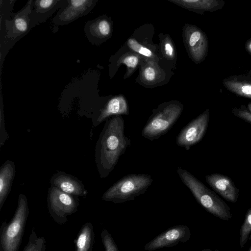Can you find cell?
I'll return each mask as SVG.
<instances>
[{
	"label": "cell",
	"instance_id": "1",
	"mask_svg": "<svg viewBox=\"0 0 251 251\" xmlns=\"http://www.w3.org/2000/svg\"><path fill=\"white\" fill-rule=\"evenodd\" d=\"M131 145L125 133V121L121 115L105 121L95 147V161L101 178L113 171L121 156Z\"/></svg>",
	"mask_w": 251,
	"mask_h": 251
},
{
	"label": "cell",
	"instance_id": "2",
	"mask_svg": "<svg viewBox=\"0 0 251 251\" xmlns=\"http://www.w3.org/2000/svg\"><path fill=\"white\" fill-rule=\"evenodd\" d=\"M176 172L182 183L205 210L222 220L231 219L232 215L229 206L214 192L187 170L178 167Z\"/></svg>",
	"mask_w": 251,
	"mask_h": 251
},
{
	"label": "cell",
	"instance_id": "3",
	"mask_svg": "<svg viewBox=\"0 0 251 251\" xmlns=\"http://www.w3.org/2000/svg\"><path fill=\"white\" fill-rule=\"evenodd\" d=\"M183 105L178 101L172 100L159 105L152 110L141 134L150 141L159 139L167 133L180 116Z\"/></svg>",
	"mask_w": 251,
	"mask_h": 251
},
{
	"label": "cell",
	"instance_id": "4",
	"mask_svg": "<svg viewBox=\"0 0 251 251\" xmlns=\"http://www.w3.org/2000/svg\"><path fill=\"white\" fill-rule=\"evenodd\" d=\"M153 182L151 176L145 174H131L125 176L110 187L101 199L115 203L133 201L144 194Z\"/></svg>",
	"mask_w": 251,
	"mask_h": 251
},
{
	"label": "cell",
	"instance_id": "5",
	"mask_svg": "<svg viewBox=\"0 0 251 251\" xmlns=\"http://www.w3.org/2000/svg\"><path fill=\"white\" fill-rule=\"evenodd\" d=\"M29 209L26 197L19 195L18 205L10 221H4L0 228V251H18L28 218Z\"/></svg>",
	"mask_w": 251,
	"mask_h": 251
},
{
	"label": "cell",
	"instance_id": "6",
	"mask_svg": "<svg viewBox=\"0 0 251 251\" xmlns=\"http://www.w3.org/2000/svg\"><path fill=\"white\" fill-rule=\"evenodd\" d=\"M31 1L28 0L20 11L16 13H12L9 19H1L4 23V35L0 39L1 59L2 56L4 58L9 49L31 29L29 17Z\"/></svg>",
	"mask_w": 251,
	"mask_h": 251
},
{
	"label": "cell",
	"instance_id": "7",
	"mask_svg": "<svg viewBox=\"0 0 251 251\" xmlns=\"http://www.w3.org/2000/svg\"><path fill=\"white\" fill-rule=\"evenodd\" d=\"M47 205L50 217L58 224H65L68 217L76 212L78 197L65 193L51 186L49 188Z\"/></svg>",
	"mask_w": 251,
	"mask_h": 251
},
{
	"label": "cell",
	"instance_id": "8",
	"mask_svg": "<svg viewBox=\"0 0 251 251\" xmlns=\"http://www.w3.org/2000/svg\"><path fill=\"white\" fill-rule=\"evenodd\" d=\"M209 120V111L207 109L182 128L176 138L177 145L189 150L204 136Z\"/></svg>",
	"mask_w": 251,
	"mask_h": 251
},
{
	"label": "cell",
	"instance_id": "9",
	"mask_svg": "<svg viewBox=\"0 0 251 251\" xmlns=\"http://www.w3.org/2000/svg\"><path fill=\"white\" fill-rule=\"evenodd\" d=\"M98 0H65L52 19L54 24L68 25L91 12Z\"/></svg>",
	"mask_w": 251,
	"mask_h": 251
},
{
	"label": "cell",
	"instance_id": "10",
	"mask_svg": "<svg viewBox=\"0 0 251 251\" xmlns=\"http://www.w3.org/2000/svg\"><path fill=\"white\" fill-rule=\"evenodd\" d=\"M191 231L185 225L172 226L160 233L144 246L147 251L175 246L180 243H185L190 238Z\"/></svg>",
	"mask_w": 251,
	"mask_h": 251
},
{
	"label": "cell",
	"instance_id": "11",
	"mask_svg": "<svg viewBox=\"0 0 251 251\" xmlns=\"http://www.w3.org/2000/svg\"><path fill=\"white\" fill-rule=\"evenodd\" d=\"M112 23L107 16H100L88 21L84 26L86 36L93 45H98L111 35Z\"/></svg>",
	"mask_w": 251,
	"mask_h": 251
},
{
	"label": "cell",
	"instance_id": "12",
	"mask_svg": "<svg viewBox=\"0 0 251 251\" xmlns=\"http://www.w3.org/2000/svg\"><path fill=\"white\" fill-rule=\"evenodd\" d=\"M185 40L193 60L197 63L202 61L208 52V42L206 34L198 27L191 26L188 28Z\"/></svg>",
	"mask_w": 251,
	"mask_h": 251
},
{
	"label": "cell",
	"instance_id": "13",
	"mask_svg": "<svg viewBox=\"0 0 251 251\" xmlns=\"http://www.w3.org/2000/svg\"><path fill=\"white\" fill-rule=\"evenodd\" d=\"M65 0H32L29 15L32 28L45 22L63 5Z\"/></svg>",
	"mask_w": 251,
	"mask_h": 251
},
{
	"label": "cell",
	"instance_id": "14",
	"mask_svg": "<svg viewBox=\"0 0 251 251\" xmlns=\"http://www.w3.org/2000/svg\"><path fill=\"white\" fill-rule=\"evenodd\" d=\"M51 186L77 197L85 198L88 191L82 182L77 177L62 171L54 174L50 179Z\"/></svg>",
	"mask_w": 251,
	"mask_h": 251
},
{
	"label": "cell",
	"instance_id": "15",
	"mask_svg": "<svg viewBox=\"0 0 251 251\" xmlns=\"http://www.w3.org/2000/svg\"><path fill=\"white\" fill-rule=\"evenodd\" d=\"M205 180L225 200L232 202L237 201L239 190L230 177L220 174H212L206 176Z\"/></svg>",
	"mask_w": 251,
	"mask_h": 251
},
{
	"label": "cell",
	"instance_id": "16",
	"mask_svg": "<svg viewBox=\"0 0 251 251\" xmlns=\"http://www.w3.org/2000/svg\"><path fill=\"white\" fill-rule=\"evenodd\" d=\"M121 115H129V108L124 97L118 95L106 102L100 110L94 124L97 126L112 117Z\"/></svg>",
	"mask_w": 251,
	"mask_h": 251
},
{
	"label": "cell",
	"instance_id": "17",
	"mask_svg": "<svg viewBox=\"0 0 251 251\" xmlns=\"http://www.w3.org/2000/svg\"><path fill=\"white\" fill-rule=\"evenodd\" d=\"M225 87L237 96L251 99V76L250 75H231L223 80Z\"/></svg>",
	"mask_w": 251,
	"mask_h": 251
},
{
	"label": "cell",
	"instance_id": "18",
	"mask_svg": "<svg viewBox=\"0 0 251 251\" xmlns=\"http://www.w3.org/2000/svg\"><path fill=\"white\" fill-rule=\"evenodd\" d=\"M170 1L199 14L214 12L222 9L225 1L222 0H171Z\"/></svg>",
	"mask_w": 251,
	"mask_h": 251
},
{
	"label": "cell",
	"instance_id": "19",
	"mask_svg": "<svg viewBox=\"0 0 251 251\" xmlns=\"http://www.w3.org/2000/svg\"><path fill=\"white\" fill-rule=\"evenodd\" d=\"M16 173L15 165L10 160L6 161L0 169V210L11 190Z\"/></svg>",
	"mask_w": 251,
	"mask_h": 251
},
{
	"label": "cell",
	"instance_id": "20",
	"mask_svg": "<svg viewBox=\"0 0 251 251\" xmlns=\"http://www.w3.org/2000/svg\"><path fill=\"white\" fill-rule=\"evenodd\" d=\"M94 240L93 226L91 223H86L75 240V251H92Z\"/></svg>",
	"mask_w": 251,
	"mask_h": 251
},
{
	"label": "cell",
	"instance_id": "21",
	"mask_svg": "<svg viewBox=\"0 0 251 251\" xmlns=\"http://www.w3.org/2000/svg\"><path fill=\"white\" fill-rule=\"evenodd\" d=\"M46 240L44 237L37 236L34 228L31 231L28 241L23 251H45Z\"/></svg>",
	"mask_w": 251,
	"mask_h": 251
},
{
	"label": "cell",
	"instance_id": "22",
	"mask_svg": "<svg viewBox=\"0 0 251 251\" xmlns=\"http://www.w3.org/2000/svg\"><path fill=\"white\" fill-rule=\"evenodd\" d=\"M249 240H251V207L247 210L244 221L240 229V247H244Z\"/></svg>",
	"mask_w": 251,
	"mask_h": 251
},
{
	"label": "cell",
	"instance_id": "23",
	"mask_svg": "<svg viewBox=\"0 0 251 251\" xmlns=\"http://www.w3.org/2000/svg\"><path fill=\"white\" fill-rule=\"evenodd\" d=\"M100 237L104 248V251H119L111 234L107 229H104L102 230Z\"/></svg>",
	"mask_w": 251,
	"mask_h": 251
},
{
	"label": "cell",
	"instance_id": "24",
	"mask_svg": "<svg viewBox=\"0 0 251 251\" xmlns=\"http://www.w3.org/2000/svg\"><path fill=\"white\" fill-rule=\"evenodd\" d=\"M127 45L130 49L147 57H152L153 53L151 51L139 43L133 38H130L127 40Z\"/></svg>",
	"mask_w": 251,
	"mask_h": 251
},
{
	"label": "cell",
	"instance_id": "25",
	"mask_svg": "<svg viewBox=\"0 0 251 251\" xmlns=\"http://www.w3.org/2000/svg\"><path fill=\"white\" fill-rule=\"evenodd\" d=\"M140 61L139 56L134 54L124 55L120 59V63L125 64L128 71L131 72L138 66Z\"/></svg>",
	"mask_w": 251,
	"mask_h": 251
},
{
	"label": "cell",
	"instance_id": "26",
	"mask_svg": "<svg viewBox=\"0 0 251 251\" xmlns=\"http://www.w3.org/2000/svg\"><path fill=\"white\" fill-rule=\"evenodd\" d=\"M0 146L1 147L5 142L9 139V134L5 129L4 111L2 98L0 103Z\"/></svg>",
	"mask_w": 251,
	"mask_h": 251
},
{
	"label": "cell",
	"instance_id": "27",
	"mask_svg": "<svg viewBox=\"0 0 251 251\" xmlns=\"http://www.w3.org/2000/svg\"><path fill=\"white\" fill-rule=\"evenodd\" d=\"M232 113L236 117L251 124V114L245 105L233 108Z\"/></svg>",
	"mask_w": 251,
	"mask_h": 251
},
{
	"label": "cell",
	"instance_id": "28",
	"mask_svg": "<svg viewBox=\"0 0 251 251\" xmlns=\"http://www.w3.org/2000/svg\"><path fill=\"white\" fill-rule=\"evenodd\" d=\"M157 74V73L155 68L152 66L145 67L143 71L144 78L148 82H151L154 80L156 77Z\"/></svg>",
	"mask_w": 251,
	"mask_h": 251
},
{
	"label": "cell",
	"instance_id": "29",
	"mask_svg": "<svg viewBox=\"0 0 251 251\" xmlns=\"http://www.w3.org/2000/svg\"><path fill=\"white\" fill-rule=\"evenodd\" d=\"M163 50L167 57L173 58L174 57L175 50L171 40H166L164 42Z\"/></svg>",
	"mask_w": 251,
	"mask_h": 251
},
{
	"label": "cell",
	"instance_id": "30",
	"mask_svg": "<svg viewBox=\"0 0 251 251\" xmlns=\"http://www.w3.org/2000/svg\"><path fill=\"white\" fill-rule=\"evenodd\" d=\"M245 48L246 51L251 55V38H250L246 42Z\"/></svg>",
	"mask_w": 251,
	"mask_h": 251
},
{
	"label": "cell",
	"instance_id": "31",
	"mask_svg": "<svg viewBox=\"0 0 251 251\" xmlns=\"http://www.w3.org/2000/svg\"><path fill=\"white\" fill-rule=\"evenodd\" d=\"M247 108L251 114V102H249L247 105Z\"/></svg>",
	"mask_w": 251,
	"mask_h": 251
},
{
	"label": "cell",
	"instance_id": "32",
	"mask_svg": "<svg viewBox=\"0 0 251 251\" xmlns=\"http://www.w3.org/2000/svg\"><path fill=\"white\" fill-rule=\"evenodd\" d=\"M249 251H251V248L250 249V250H249Z\"/></svg>",
	"mask_w": 251,
	"mask_h": 251
}]
</instances>
